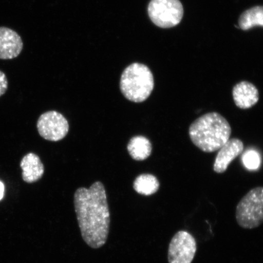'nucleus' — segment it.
<instances>
[{"label":"nucleus","mask_w":263,"mask_h":263,"mask_svg":"<svg viewBox=\"0 0 263 263\" xmlns=\"http://www.w3.org/2000/svg\"><path fill=\"white\" fill-rule=\"evenodd\" d=\"M74 204L81 235L93 249L103 247L109 233L110 215L106 189L101 182L89 189H78L74 193Z\"/></svg>","instance_id":"nucleus-1"},{"label":"nucleus","mask_w":263,"mask_h":263,"mask_svg":"<svg viewBox=\"0 0 263 263\" xmlns=\"http://www.w3.org/2000/svg\"><path fill=\"white\" fill-rule=\"evenodd\" d=\"M189 136L203 152L218 151L230 139L232 128L228 121L218 112H210L197 118L190 125Z\"/></svg>","instance_id":"nucleus-2"},{"label":"nucleus","mask_w":263,"mask_h":263,"mask_svg":"<svg viewBox=\"0 0 263 263\" xmlns=\"http://www.w3.org/2000/svg\"><path fill=\"white\" fill-rule=\"evenodd\" d=\"M154 87L152 72L146 65L134 63L125 69L120 80L124 97L134 103H142L150 96Z\"/></svg>","instance_id":"nucleus-3"},{"label":"nucleus","mask_w":263,"mask_h":263,"mask_svg":"<svg viewBox=\"0 0 263 263\" xmlns=\"http://www.w3.org/2000/svg\"><path fill=\"white\" fill-rule=\"evenodd\" d=\"M238 224L245 229L258 228L263 223V186L250 190L236 209Z\"/></svg>","instance_id":"nucleus-4"},{"label":"nucleus","mask_w":263,"mask_h":263,"mask_svg":"<svg viewBox=\"0 0 263 263\" xmlns=\"http://www.w3.org/2000/svg\"><path fill=\"white\" fill-rule=\"evenodd\" d=\"M148 14L159 27L170 28L182 21L183 8L179 0H151L148 6Z\"/></svg>","instance_id":"nucleus-5"},{"label":"nucleus","mask_w":263,"mask_h":263,"mask_svg":"<svg viewBox=\"0 0 263 263\" xmlns=\"http://www.w3.org/2000/svg\"><path fill=\"white\" fill-rule=\"evenodd\" d=\"M197 251L195 238L183 230L174 235L169 245V263H192Z\"/></svg>","instance_id":"nucleus-6"},{"label":"nucleus","mask_w":263,"mask_h":263,"mask_svg":"<svg viewBox=\"0 0 263 263\" xmlns=\"http://www.w3.org/2000/svg\"><path fill=\"white\" fill-rule=\"evenodd\" d=\"M37 128L39 134L44 139L58 141L67 136L69 124L61 114L57 111H49L39 117Z\"/></svg>","instance_id":"nucleus-7"},{"label":"nucleus","mask_w":263,"mask_h":263,"mask_svg":"<svg viewBox=\"0 0 263 263\" xmlns=\"http://www.w3.org/2000/svg\"><path fill=\"white\" fill-rule=\"evenodd\" d=\"M24 48V43L18 34L7 27H0V59L9 60L17 58Z\"/></svg>","instance_id":"nucleus-8"},{"label":"nucleus","mask_w":263,"mask_h":263,"mask_svg":"<svg viewBox=\"0 0 263 263\" xmlns=\"http://www.w3.org/2000/svg\"><path fill=\"white\" fill-rule=\"evenodd\" d=\"M244 150V144L238 139H229L218 150L213 170L216 173L226 172L230 163L242 154Z\"/></svg>","instance_id":"nucleus-9"},{"label":"nucleus","mask_w":263,"mask_h":263,"mask_svg":"<svg viewBox=\"0 0 263 263\" xmlns=\"http://www.w3.org/2000/svg\"><path fill=\"white\" fill-rule=\"evenodd\" d=\"M232 95L236 106L241 109H248L254 106L259 98L257 88L248 81L236 84L233 88Z\"/></svg>","instance_id":"nucleus-10"},{"label":"nucleus","mask_w":263,"mask_h":263,"mask_svg":"<svg viewBox=\"0 0 263 263\" xmlns=\"http://www.w3.org/2000/svg\"><path fill=\"white\" fill-rule=\"evenodd\" d=\"M22 178L25 182L32 183L40 180L44 174V166L40 158L34 153L26 154L21 160Z\"/></svg>","instance_id":"nucleus-11"},{"label":"nucleus","mask_w":263,"mask_h":263,"mask_svg":"<svg viewBox=\"0 0 263 263\" xmlns=\"http://www.w3.org/2000/svg\"><path fill=\"white\" fill-rule=\"evenodd\" d=\"M127 150L133 159L138 161L146 160L152 153V144L147 138L136 136L132 138L127 145Z\"/></svg>","instance_id":"nucleus-12"},{"label":"nucleus","mask_w":263,"mask_h":263,"mask_svg":"<svg viewBox=\"0 0 263 263\" xmlns=\"http://www.w3.org/2000/svg\"><path fill=\"white\" fill-rule=\"evenodd\" d=\"M134 189L137 193L144 196H151L158 192L160 183L157 177L149 174H141L134 182Z\"/></svg>","instance_id":"nucleus-13"},{"label":"nucleus","mask_w":263,"mask_h":263,"mask_svg":"<svg viewBox=\"0 0 263 263\" xmlns=\"http://www.w3.org/2000/svg\"><path fill=\"white\" fill-rule=\"evenodd\" d=\"M259 26L263 27V6H255L243 12L239 18V28L242 30Z\"/></svg>","instance_id":"nucleus-14"},{"label":"nucleus","mask_w":263,"mask_h":263,"mask_svg":"<svg viewBox=\"0 0 263 263\" xmlns=\"http://www.w3.org/2000/svg\"><path fill=\"white\" fill-rule=\"evenodd\" d=\"M242 162L246 168L250 170H256L259 168L260 165L261 159L259 154L254 150L247 151L243 154Z\"/></svg>","instance_id":"nucleus-15"},{"label":"nucleus","mask_w":263,"mask_h":263,"mask_svg":"<svg viewBox=\"0 0 263 263\" xmlns=\"http://www.w3.org/2000/svg\"><path fill=\"white\" fill-rule=\"evenodd\" d=\"M8 81L4 72L0 70V97L5 94L8 90Z\"/></svg>","instance_id":"nucleus-16"},{"label":"nucleus","mask_w":263,"mask_h":263,"mask_svg":"<svg viewBox=\"0 0 263 263\" xmlns=\"http://www.w3.org/2000/svg\"><path fill=\"white\" fill-rule=\"evenodd\" d=\"M5 195V186L2 182H0V200H1Z\"/></svg>","instance_id":"nucleus-17"}]
</instances>
